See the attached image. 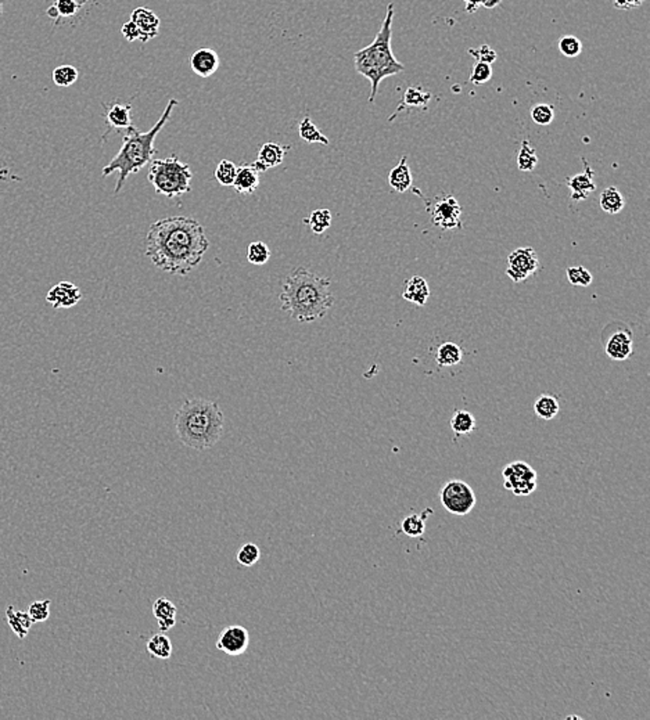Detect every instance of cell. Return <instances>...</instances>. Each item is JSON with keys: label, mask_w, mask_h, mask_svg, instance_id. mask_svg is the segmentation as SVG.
Returning a JSON list of instances; mask_svg holds the SVG:
<instances>
[{"label": "cell", "mask_w": 650, "mask_h": 720, "mask_svg": "<svg viewBox=\"0 0 650 720\" xmlns=\"http://www.w3.org/2000/svg\"><path fill=\"white\" fill-rule=\"evenodd\" d=\"M469 54H472L480 63L492 64L497 60V53L488 45H482L479 49H469Z\"/></svg>", "instance_id": "cell-44"}, {"label": "cell", "mask_w": 650, "mask_h": 720, "mask_svg": "<svg viewBox=\"0 0 650 720\" xmlns=\"http://www.w3.org/2000/svg\"><path fill=\"white\" fill-rule=\"evenodd\" d=\"M600 208L606 212V213H610V215H616L620 213L622 211V208L625 206V200L622 197V194L620 193V190L610 186L608 189H605L600 194Z\"/></svg>", "instance_id": "cell-27"}, {"label": "cell", "mask_w": 650, "mask_h": 720, "mask_svg": "<svg viewBox=\"0 0 650 720\" xmlns=\"http://www.w3.org/2000/svg\"><path fill=\"white\" fill-rule=\"evenodd\" d=\"M430 98L431 95L429 92H424L420 88H410L405 95H404V99H402V103L400 104L398 107V111L407 105V107H424L426 104L430 102ZM397 111V112H398Z\"/></svg>", "instance_id": "cell-39"}, {"label": "cell", "mask_w": 650, "mask_h": 720, "mask_svg": "<svg viewBox=\"0 0 650 720\" xmlns=\"http://www.w3.org/2000/svg\"><path fill=\"white\" fill-rule=\"evenodd\" d=\"M582 163L585 164V170L581 173H577L574 176H570L567 179V184H569V189L571 191V200L579 203L582 200H586L595 190H596V183L593 180V171L592 168L589 167L588 161L584 158Z\"/></svg>", "instance_id": "cell-14"}, {"label": "cell", "mask_w": 650, "mask_h": 720, "mask_svg": "<svg viewBox=\"0 0 650 720\" xmlns=\"http://www.w3.org/2000/svg\"><path fill=\"white\" fill-rule=\"evenodd\" d=\"M250 644V635L245 627L232 625L225 627L216 642V649L228 655L239 656L247 651Z\"/></svg>", "instance_id": "cell-12"}, {"label": "cell", "mask_w": 650, "mask_h": 720, "mask_svg": "<svg viewBox=\"0 0 650 720\" xmlns=\"http://www.w3.org/2000/svg\"><path fill=\"white\" fill-rule=\"evenodd\" d=\"M492 78V67L491 64H487V63H480L477 61L476 66L472 69L470 72V82H473L475 85H484L487 83L489 79Z\"/></svg>", "instance_id": "cell-42"}, {"label": "cell", "mask_w": 650, "mask_h": 720, "mask_svg": "<svg viewBox=\"0 0 650 720\" xmlns=\"http://www.w3.org/2000/svg\"><path fill=\"white\" fill-rule=\"evenodd\" d=\"M261 558V550L260 548L253 543V542H248V543H244L241 548H240L238 554H236V560L239 562L240 565L243 567H253L255 562H258V560Z\"/></svg>", "instance_id": "cell-38"}, {"label": "cell", "mask_w": 650, "mask_h": 720, "mask_svg": "<svg viewBox=\"0 0 650 720\" xmlns=\"http://www.w3.org/2000/svg\"><path fill=\"white\" fill-rule=\"evenodd\" d=\"M394 3L387 6V13L383 20L381 28L377 33L375 40L354 54V64L358 73L369 79L372 90L369 102L373 103L376 98L378 85L383 79L402 72L405 67L401 64L391 50L393 36V20H394Z\"/></svg>", "instance_id": "cell-5"}, {"label": "cell", "mask_w": 650, "mask_h": 720, "mask_svg": "<svg viewBox=\"0 0 650 720\" xmlns=\"http://www.w3.org/2000/svg\"><path fill=\"white\" fill-rule=\"evenodd\" d=\"M613 3L617 8L628 10V8H635V7L642 6L644 0H613Z\"/></svg>", "instance_id": "cell-46"}, {"label": "cell", "mask_w": 650, "mask_h": 720, "mask_svg": "<svg viewBox=\"0 0 650 720\" xmlns=\"http://www.w3.org/2000/svg\"><path fill=\"white\" fill-rule=\"evenodd\" d=\"M271 259V249L264 241H254L247 248V261L251 265L262 266Z\"/></svg>", "instance_id": "cell-33"}, {"label": "cell", "mask_w": 650, "mask_h": 720, "mask_svg": "<svg viewBox=\"0 0 650 720\" xmlns=\"http://www.w3.org/2000/svg\"><path fill=\"white\" fill-rule=\"evenodd\" d=\"M3 14V0H0V16Z\"/></svg>", "instance_id": "cell-49"}, {"label": "cell", "mask_w": 650, "mask_h": 720, "mask_svg": "<svg viewBox=\"0 0 650 720\" xmlns=\"http://www.w3.org/2000/svg\"><path fill=\"white\" fill-rule=\"evenodd\" d=\"M537 164L538 155L535 148L530 144L528 140H523L517 154V168L521 172H531L535 170Z\"/></svg>", "instance_id": "cell-30"}, {"label": "cell", "mask_w": 650, "mask_h": 720, "mask_svg": "<svg viewBox=\"0 0 650 720\" xmlns=\"http://www.w3.org/2000/svg\"><path fill=\"white\" fill-rule=\"evenodd\" d=\"M289 147H283L277 143H265L258 151L257 161L253 163L254 168L260 173L267 172L271 168L279 167L284 161V155Z\"/></svg>", "instance_id": "cell-17"}, {"label": "cell", "mask_w": 650, "mask_h": 720, "mask_svg": "<svg viewBox=\"0 0 650 720\" xmlns=\"http://www.w3.org/2000/svg\"><path fill=\"white\" fill-rule=\"evenodd\" d=\"M6 617H7V622H8V625L11 626L13 632H14V633H16L20 639H24V637L28 635V632H30V629H31V626H33V623H34L33 618H31V615H30L28 613L16 611V608H14V607H11V606H8V607H7V610H6Z\"/></svg>", "instance_id": "cell-23"}, {"label": "cell", "mask_w": 650, "mask_h": 720, "mask_svg": "<svg viewBox=\"0 0 650 720\" xmlns=\"http://www.w3.org/2000/svg\"><path fill=\"white\" fill-rule=\"evenodd\" d=\"M50 604L52 601L50 600H43V601H35L30 608H28V614L33 618V620L35 622H45L47 618L50 617Z\"/></svg>", "instance_id": "cell-43"}, {"label": "cell", "mask_w": 650, "mask_h": 720, "mask_svg": "<svg viewBox=\"0 0 650 720\" xmlns=\"http://www.w3.org/2000/svg\"><path fill=\"white\" fill-rule=\"evenodd\" d=\"M298 134H300V138H303L304 141H307L309 144H323V146H329L330 141L329 138H326L320 129L311 121L309 117H306L300 124H298Z\"/></svg>", "instance_id": "cell-31"}, {"label": "cell", "mask_w": 650, "mask_h": 720, "mask_svg": "<svg viewBox=\"0 0 650 720\" xmlns=\"http://www.w3.org/2000/svg\"><path fill=\"white\" fill-rule=\"evenodd\" d=\"M540 269H541L540 258L535 249L531 247L517 248L508 256L506 275L509 276L514 283L526 281L528 277L535 275Z\"/></svg>", "instance_id": "cell-10"}, {"label": "cell", "mask_w": 650, "mask_h": 720, "mask_svg": "<svg viewBox=\"0 0 650 720\" xmlns=\"http://www.w3.org/2000/svg\"><path fill=\"white\" fill-rule=\"evenodd\" d=\"M178 105V100L171 99L160 119L156 122V125L149 132H139L137 128L132 125L128 129H125V135L122 138V146L118 151V154L105 165L103 168L104 177L110 176L114 172H120V177L115 184L114 193L118 194L128 176L132 173L143 170L147 164L151 163L153 157L157 154V150L154 147V140L157 135L161 132L164 125L170 121L173 108Z\"/></svg>", "instance_id": "cell-4"}, {"label": "cell", "mask_w": 650, "mask_h": 720, "mask_svg": "<svg viewBox=\"0 0 650 720\" xmlns=\"http://www.w3.org/2000/svg\"><path fill=\"white\" fill-rule=\"evenodd\" d=\"M303 222L308 225L315 235H322L332 225V213L329 209H315Z\"/></svg>", "instance_id": "cell-32"}, {"label": "cell", "mask_w": 650, "mask_h": 720, "mask_svg": "<svg viewBox=\"0 0 650 720\" xmlns=\"http://www.w3.org/2000/svg\"><path fill=\"white\" fill-rule=\"evenodd\" d=\"M236 172H238L236 164H233L229 160H222L218 164L216 170H215V179H216V182L219 184L228 187V186L233 184V180L236 177Z\"/></svg>", "instance_id": "cell-36"}, {"label": "cell", "mask_w": 650, "mask_h": 720, "mask_svg": "<svg viewBox=\"0 0 650 720\" xmlns=\"http://www.w3.org/2000/svg\"><path fill=\"white\" fill-rule=\"evenodd\" d=\"M430 514H433V510L426 509V512H423V514H411L405 517L402 521V525H401L402 532L411 538L422 536L426 531V518H427V515Z\"/></svg>", "instance_id": "cell-28"}, {"label": "cell", "mask_w": 650, "mask_h": 720, "mask_svg": "<svg viewBox=\"0 0 650 720\" xmlns=\"http://www.w3.org/2000/svg\"><path fill=\"white\" fill-rule=\"evenodd\" d=\"M485 1H487V0H465V3H466V10H468L469 13H475V11H477V8H479V7L485 4Z\"/></svg>", "instance_id": "cell-47"}, {"label": "cell", "mask_w": 650, "mask_h": 720, "mask_svg": "<svg viewBox=\"0 0 650 720\" xmlns=\"http://www.w3.org/2000/svg\"><path fill=\"white\" fill-rule=\"evenodd\" d=\"M451 428L456 435H469L476 430V418L468 411H456L451 418Z\"/></svg>", "instance_id": "cell-29"}, {"label": "cell", "mask_w": 650, "mask_h": 720, "mask_svg": "<svg viewBox=\"0 0 650 720\" xmlns=\"http://www.w3.org/2000/svg\"><path fill=\"white\" fill-rule=\"evenodd\" d=\"M402 297L404 300L419 307L426 305L430 297V288L427 281L420 276H412L411 278L405 281Z\"/></svg>", "instance_id": "cell-20"}, {"label": "cell", "mask_w": 650, "mask_h": 720, "mask_svg": "<svg viewBox=\"0 0 650 720\" xmlns=\"http://www.w3.org/2000/svg\"><path fill=\"white\" fill-rule=\"evenodd\" d=\"M78 76H79L78 69L72 66H60L52 73L53 82L60 88H69L71 85H74L76 82Z\"/></svg>", "instance_id": "cell-37"}, {"label": "cell", "mask_w": 650, "mask_h": 720, "mask_svg": "<svg viewBox=\"0 0 650 720\" xmlns=\"http://www.w3.org/2000/svg\"><path fill=\"white\" fill-rule=\"evenodd\" d=\"M104 107H105V124L108 126L107 135L111 131H121L132 126L131 104L112 103Z\"/></svg>", "instance_id": "cell-18"}, {"label": "cell", "mask_w": 650, "mask_h": 720, "mask_svg": "<svg viewBox=\"0 0 650 720\" xmlns=\"http://www.w3.org/2000/svg\"><path fill=\"white\" fill-rule=\"evenodd\" d=\"M178 608L167 597H160L153 604V615L158 620L160 632H167L176 625Z\"/></svg>", "instance_id": "cell-21"}, {"label": "cell", "mask_w": 650, "mask_h": 720, "mask_svg": "<svg viewBox=\"0 0 650 720\" xmlns=\"http://www.w3.org/2000/svg\"><path fill=\"white\" fill-rule=\"evenodd\" d=\"M460 215L462 206H459L456 199L452 196H445L439 199L431 211L434 226L443 230L460 229L462 228Z\"/></svg>", "instance_id": "cell-11"}, {"label": "cell", "mask_w": 650, "mask_h": 720, "mask_svg": "<svg viewBox=\"0 0 650 720\" xmlns=\"http://www.w3.org/2000/svg\"><path fill=\"white\" fill-rule=\"evenodd\" d=\"M208 248L203 225L185 216L156 220L146 236V255L156 268L170 275H189L200 265Z\"/></svg>", "instance_id": "cell-1"}, {"label": "cell", "mask_w": 650, "mask_h": 720, "mask_svg": "<svg viewBox=\"0 0 650 720\" xmlns=\"http://www.w3.org/2000/svg\"><path fill=\"white\" fill-rule=\"evenodd\" d=\"M146 650L157 659H170L172 655V643L170 637L164 633L153 635L146 644Z\"/></svg>", "instance_id": "cell-25"}, {"label": "cell", "mask_w": 650, "mask_h": 720, "mask_svg": "<svg viewBox=\"0 0 650 720\" xmlns=\"http://www.w3.org/2000/svg\"><path fill=\"white\" fill-rule=\"evenodd\" d=\"M332 281L298 266L284 277L279 295L282 309L294 320L312 323L327 314L335 304Z\"/></svg>", "instance_id": "cell-2"}, {"label": "cell", "mask_w": 650, "mask_h": 720, "mask_svg": "<svg viewBox=\"0 0 650 720\" xmlns=\"http://www.w3.org/2000/svg\"><path fill=\"white\" fill-rule=\"evenodd\" d=\"M122 35L129 42L140 40V31L131 20L122 25Z\"/></svg>", "instance_id": "cell-45"}, {"label": "cell", "mask_w": 650, "mask_h": 720, "mask_svg": "<svg viewBox=\"0 0 650 720\" xmlns=\"http://www.w3.org/2000/svg\"><path fill=\"white\" fill-rule=\"evenodd\" d=\"M440 500L448 513L466 515L476 506V493L468 482L452 480L443 486L440 492Z\"/></svg>", "instance_id": "cell-7"}, {"label": "cell", "mask_w": 650, "mask_h": 720, "mask_svg": "<svg viewBox=\"0 0 650 720\" xmlns=\"http://www.w3.org/2000/svg\"><path fill=\"white\" fill-rule=\"evenodd\" d=\"M192 177L193 173L190 167L182 163L175 154L164 160H154L150 164V183L154 186L157 194L168 199L192 191Z\"/></svg>", "instance_id": "cell-6"}, {"label": "cell", "mask_w": 650, "mask_h": 720, "mask_svg": "<svg viewBox=\"0 0 650 720\" xmlns=\"http://www.w3.org/2000/svg\"><path fill=\"white\" fill-rule=\"evenodd\" d=\"M502 477L505 489L511 490L514 496H528L537 489V471L526 461H513L508 464L502 471Z\"/></svg>", "instance_id": "cell-8"}, {"label": "cell", "mask_w": 650, "mask_h": 720, "mask_svg": "<svg viewBox=\"0 0 650 720\" xmlns=\"http://www.w3.org/2000/svg\"><path fill=\"white\" fill-rule=\"evenodd\" d=\"M499 3H501V0H487V1H485V4H484V7H487V8H494V7H497Z\"/></svg>", "instance_id": "cell-48"}, {"label": "cell", "mask_w": 650, "mask_h": 720, "mask_svg": "<svg viewBox=\"0 0 650 720\" xmlns=\"http://www.w3.org/2000/svg\"><path fill=\"white\" fill-rule=\"evenodd\" d=\"M530 114H531V119L537 125L547 126L552 124V121L555 118V108L550 104H537L531 108Z\"/></svg>", "instance_id": "cell-40"}, {"label": "cell", "mask_w": 650, "mask_h": 720, "mask_svg": "<svg viewBox=\"0 0 650 720\" xmlns=\"http://www.w3.org/2000/svg\"><path fill=\"white\" fill-rule=\"evenodd\" d=\"M219 56L214 49L203 47L190 56V69L200 78H209L219 69Z\"/></svg>", "instance_id": "cell-16"}, {"label": "cell", "mask_w": 650, "mask_h": 720, "mask_svg": "<svg viewBox=\"0 0 650 720\" xmlns=\"http://www.w3.org/2000/svg\"><path fill=\"white\" fill-rule=\"evenodd\" d=\"M81 7V3L78 0H54V4L49 8L47 14L53 20L59 18H69L78 13Z\"/></svg>", "instance_id": "cell-34"}, {"label": "cell", "mask_w": 650, "mask_h": 720, "mask_svg": "<svg viewBox=\"0 0 650 720\" xmlns=\"http://www.w3.org/2000/svg\"><path fill=\"white\" fill-rule=\"evenodd\" d=\"M559 412H560V405H559V401H557L556 396L544 394V395H540L535 399L534 413L541 420L550 421V420H553L559 414Z\"/></svg>", "instance_id": "cell-26"}, {"label": "cell", "mask_w": 650, "mask_h": 720, "mask_svg": "<svg viewBox=\"0 0 650 720\" xmlns=\"http://www.w3.org/2000/svg\"><path fill=\"white\" fill-rule=\"evenodd\" d=\"M559 52L569 59H576L582 53V42L574 35H566L559 39Z\"/></svg>", "instance_id": "cell-35"}, {"label": "cell", "mask_w": 650, "mask_h": 720, "mask_svg": "<svg viewBox=\"0 0 650 720\" xmlns=\"http://www.w3.org/2000/svg\"><path fill=\"white\" fill-rule=\"evenodd\" d=\"M131 21L137 25L140 31V42L146 43L150 39L156 37L160 31V18L158 16L146 7H137L131 16Z\"/></svg>", "instance_id": "cell-15"}, {"label": "cell", "mask_w": 650, "mask_h": 720, "mask_svg": "<svg viewBox=\"0 0 650 720\" xmlns=\"http://www.w3.org/2000/svg\"><path fill=\"white\" fill-rule=\"evenodd\" d=\"M81 300H82L81 290L69 281H60L59 284L53 285L46 295V301L54 309L72 308Z\"/></svg>", "instance_id": "cell-13"}, {"label": "cell", "mask_w": 650, "mask_h": 720, "mask_svg": "<svg viewBox=\"0 0 650 720\" xmlns=\"http://www.w3.org/2000/svg\"><path fill=\"white\" fill-rule=\"evenodd\" d=\"M463 359V350L462 348L455 343H441L437 349L436 362L440 367H452L462 362Z\"/></svg>", "instance_id": "cell-24"}, {"label": "cell", "mask_w": 650, "mask_h": 720, "mask_svg": "<svg viewBox=\"0 0 650 720\" xmlns=\"http://www.w3.org/2000/svg\"><path fill=\"white\" fill-rule=\"evenodd\" d=\"M567 278L573 285L588 287L592 283L593 276L584 266H570L567 268Z\"/></svg>", "instance_id": "cell-41"}, {"label": "cell", "mask_w": 650, "mask_h": 720, "mask_svg": "<svg viewBox=\"0 0 650 720\" xmlns=\"http://www.w3.org/2000/svg\"><path fill=\"white\" fill-rule=\"evenodd\" d=\"M603 333H608V337L603 340V348L612 360L622 362L632 356L634 337L625 324L612 323Z\"/></svg>", "instance_id": "cell-9"}, {"label": "cell", "mask_w": 650, "mask_h": 720, "mask_svg": "<svg viewBox=\"0 0 650 720\" xmlns=\"http://www.w3.org/2000/svg\"><path fill=\"white\" fill-rule=\"evenodd\" d=\"M179 441L190 449L203 452L216 445L225 428V417L219 405L204 398L183 402L173 418Z\"/></svg>", "instance_id": "cell-3"}, {"label": "cell", "mask_w": 650, "mask_h": 720, "mask_svg": "<svg viewBox=\"0 0 650 720\" xmlns=\"http://www.w3.org/2000/svg\"><path fill=\"white\" fill-rule=\"evenodd\" d=\"M412 182H413V176H412L411 168L408 165V158H407V155H404L401 158L400 164L397 167H394L390 172L388 183L395 191L405 193L411 189Z\"/></svg>", "instance_id": "cell-22"}, {"label": "cell", "mask_w": 650, "mask_h": 720, "mask_svg": "<svg viewBox=\"0 0 650 720\" xmlns=\"http://www.w3.org/2000/svg\"><path fill=\"white\" fill-rule=\"evenodd\" d=\"M232 186L239 194H253L260 186V172L254 168L253 164H241L238 167L236 177Z\"/></svg>", "instance_id": "cell-19"}]
</instances>
